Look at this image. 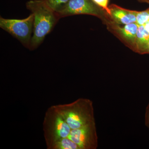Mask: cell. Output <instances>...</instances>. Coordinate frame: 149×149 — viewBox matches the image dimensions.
<instances>
[{"mask_svg":"<svg viewBox=\"0 0 149 149\" xmlns=\"http://www.w3.org/2000/svg\"><path fill=\"white\" fill-rule=\"evenodd\" d=\"M26 7L34 15L33 33L29 49L34 50L52 32L60 18L45 0L29 1L26 3Z\"/></svg>","mask_w":149,"mask_h":149,"instance_id":"1","label":"cell"},{"mask_svg":"<svg viewBox=\"0 0 149 149\" xmlns=\"http://www.w3.org/2000/svg\"><path fill=\"white\" fill-rule=\"evenodd\" d=\"M55 106L72 129L95 122L93 102L90 99L80 98L70 103Z\"/></svg>","mask_w":149,"mask_h":149,"instance_id":"2","label":"cell"},{"mask_svg":"<svg viewBox=\"0 0 149 149\" xmlns=\"http://www.w3.org/2000/svg\"><path fill=\"white\" fill-rule=\"evenodd\" d=\"M71 129L55 105L48 108L43 123L44 138L47 149H52L56 142L68 137Z\"/></svg>","mask_w":149,"mask_h":149,"instance_id":"3","label":"cell"},{"mask_svg":"<svg viewBox=\"0 0 149 149\" xmlns=\"http://www.w3.org/2000/svg\"><path fill=\"white\" fill-rule=\"evenodd\" d=\"M57 13L60 18L77 15H93L100 19L106 25L112 22L109 15L93 0H70Z\"/></svg>","mask_w":149,"mask_h":149,"instance_id":"4","label":"cell"},{"mask_svg":"<svg viewBox=\"0 0 149 149\" xmlns=\"http://www.w3.org/2000/svg\"><path fill=\"white\" fill-rule=\"evenodd\" d=\"M34 15L32 13L23 19H5L1 17L0 27L29 49L33 33Z\"/></svg>","mask_w":149,"mask_h":149,"instance_id":"5","label":"cell"},{"mask_svg":"<svg viewBox=\"0 0 149 149\" xmlns=\"http://www.w3.org/2000/svg\"><path fill=\"white\" fill-rule=\"evenodd\" d=\"M68 137L77 144L80 149H96L98 147L95 122L81 128L71 129Z\"/></svg>","mask_w":149,"mask_h":149,"instance_id":"6","label":"cell"},{"mask_svg":"<svg viewBox=\"0 0 149 149\" xmlns=\"http://www.w3.org/2000/svg\"><path fill=\"white\" fill-rule=\"evenodd\" d=\"M106 26L109 31L134 52L139 24L136 22L125 25H120L111 22L108 23Z\"/></svg>","mask_w":149,"mask_h":149,"instance_id":"7","label":"cell"},{"mask_svg":"<svg viewBox=\"0 0 149 149\" xmlns=\"http://www.w3.org/2000/svg\"><path fill=\"white\" fill-rule=\"evenodd\" d=\"M109 8L112 22L116 24L125 25L136 22L138 11L126 9L114 4Z\"/></svg>","mask_w":149,"mask_h":149,"instance_id":"8","label":"cell"},{"mask_svg":"<svg viewBox=\"0 0 149 149\" xmlns=\"http://www.w3.org/2000/svg\"><path fill=\"white\" fill-rule=\"evenodd\" d=\"M134 52L140 54H149V33L143 25H139Z\"/></svg>","mask_w":149,"mask_h":149,"instance_id":"9","label":"cell"},{"mask_svg":"<svg viewBox=\"0 0 149 149\" xmlns=\"http://www.w3.org/2000/svg\"><path fill=\"white\" fill-rule=\"evenodd\" d=\"M52 149H80V148L77 144L67 137L56 142Z\"/></svg>","mask_w":149,"mask_h":149,"instance_id":"10","label":"cell"},{"mask_svg":"<svg viewBox=\"0 0 149 149\" xmlns=\"http://www.w3.org/2000/svg\"><path fill=\"white\" fill-rule=\"evenodd\" d=\"M136 23L139 25H143L149 33V8L141 11H138Z\"/></svg>","mask_w":149,"mask_h":149,"instance_id":"11","label":"cell"},{"mask_svg":"<svg viewBox=\"0 0 149 149\" xmlns=\"http://www.w3.org/2000/svg\"><path fill=\"white\" fill-rule=\"evenodd\" d=\"M48 5L56 12L60 11L70 0H45Z\"/></svg>","mask_w":149,"mask_h":149,"instance_id":"12","label":"cell"},{"mask_svg":"<svg viewBox=\"0 0 149 149\" xmlns=\"http://www.w3.org/2000/svg\"><path fill=\"white\" fill-rule=\"evenodd\" d=\"M93 1L97 5L104 10L110 15V10L109 8V0H93Z\"/></svg>","mask_w":149,"mask_h":149,"instance_id":"13","label":"cell"},{"mask_svg":"<svg viewBox=\"0 0 149 149\" xmlns=\"http://www.w3.org/2000/svg\"><path fill=\"white\" fill-rule=\"evenodd\" d=\"M145 124L149 129V102L147 105L145 111Z\"/></svg>","mask_w":149,"mask_h":149,"instance_id":"14","label":"cell"},{"mask_svg":"<svg viewBox=\"0 0 149 149\" xmlns=\"http://www.w3.org/2000/svg\"><path fill=\"white\" fill-rule=\"evenodd\" d=\"M138 1L140 2L146 3L149 4V0H138Z\"/></svg>","mask_w":149,"mask_h":149,"instance_id":"15","label":"cell"}]
</instances>
